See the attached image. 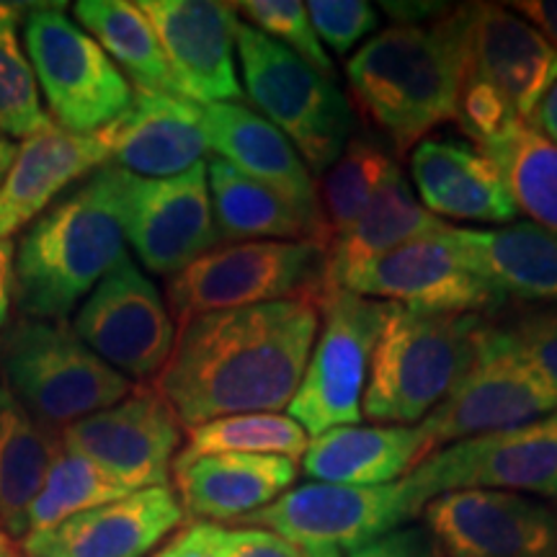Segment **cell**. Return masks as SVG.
Wrapping results in <instances>:
<instances>
[{"instance_id":"obj_1","label":"cell","mask_w":557,"mask_h":557,"mask_svg":"<svg viewBox=\"0 0 557 557\" xmlns=\"http://www.w3.org/2000/svg\"><path fill=\"white\" fill-rule=\"evenodd\" d=\"M312 302L220 310L178 325L169 364L150 382L194 429L225 416L287 410L318 336Z\"/></svg>"},{"instance_id":"obj_2","label":"cell","mask_w":557,"mask_h":557,"mask_svg":"<svg viewBox=\"0 0 557 557\" xmlns=\"http://www.w3.org/2000/svg\"><path fill=\"white\" fill-rule=\"evenodd\" d=\"M472 3L416 26H389L346 62L354 103L406 156L447 122H457L470 58Z\"/></svg>"},{"instance_id":"obj_3","label":"cell","mask_w":557,"mask_h":557,"mask_svg":"<svg viewBox=\"0 0 557 557\" xmlns=\"http://www.w3.org/2000/svg\"><path fill=\"white\" fill-rule=\"evenodd\" d=\"M124 184L127 171L107 163L26 227L13 259L18 315L65 320L127 259Z\"/></svg>"},{"instance_id":"obj_4","label":"cell","mask_w":557,"mask_h":557,"mask_svg":"<svg viewBox=\"0 0 557 557\" xmlns=\"http://www.w3.org/2000/svg\"><path fill=\"white\" fill-rule=\"evenodd\" d=\"M491 318L416 312L395 305L374 348L361 418L418 426L447 400L483 351Z\"/></svg>"},{"instance_id":"obj_5","label":"cell","mask_w":557,"mask_h":557,"mask_svg":"<svg viewBox=\"0 0 557 557\" xmlns=\"http://www.w3.org/2000/svg\"><path fill=\"white\" fill-rule=\"evenodd\" d=\"M0 377L47 431L116 406L132 382L96 357L65 320H9L0 333Z\"/></svg>"},{"instance_id":"obj_6","label":"cell","mask_w":557,"mask_h":557,"mask_svg":"<svg viewBox=\"0 0 557 557\" xmlns=\"http://www.w3.org/2000/svg\"><path fill=\"white\" fill-rule=\"evenodd\" d=\"M235 54L256 114L289 139L312 176H323L354 137V109L341 88L246 21L235 29Z\"/></svg>"},{"instance_id":"obj_7","label":"cell","mask_w":557,"mask_h":557,"mask_svg":"<svg viewBox=\"0 0 557 557\" xmlns=\"http://www.w3.org/2000/svg\"><path fill=\"white\" fill-rule=\"evenodd\" d=\"M329 284V250L315 243L250 240L218 246L169 278L173 323L207 312L302 299L318 308Z\"/></svg>"},{"instance_id":"obj_8","label":"cell","mask_w":557,"mask_h":557,"mask_svg":"<svg viewBox=\"0 0 557 557\" xmlns=\"http://www.w3.org/2000/svg\"><path fill=\"white\" fill-rule=\"evenodd\" d=\"M393 302L333 287L318 302V336L287 416L310 438L361 421L369 367Z\"/></svg>"},{"instance_id":"obj_9","label":"cell","mask_w":557,"mask_h":557,"mask_svg":"<svg viewBox=\"0 0 557 557\" xmlns=\"http://www.w3.org/2000/svg\"><path fill=\"white\" fill-rule=\"evenodd\" d=\"M26 58L41 86L52 122L90 135L129 109L132 90L101 45L65 16L60 5H37L24 24Z\"/></svg>"},{"instance_id":"obj_10","label":"cell","mask_w":557,"mask_h":557,"mask_svg":"<svg viewBox=\"0 0 557 557\" xmlns=\"http://www.w3.org/2000/svg\"><path fill=\"white\" fill-rule=\"evenodd\" d=\"M426 500L406 478L389 485L308 483L289 487L233 527L267 529L299 549H357L423 513Z\"/></svg>"},{"instance_id":"obj_11","label":"cell","mask_w":557,"mask_h":557,"mask_svg":"<svg viewBox=\"0 0 557 557\" xmlns=\"http://www.w3.org/2000/svg\"><path fill=\"white\" fill-rule=\"evenodd\" d=\"M423 500L455 491H508L557 498V410L496 434L431 451L406 475Z\"/></svg>"},{"instance_id":"obj_12","label":"cell","mask_w":557,"mask_h":557,"mask_svg":"<svg viewBox=\"0 0 557 557\" xmlns=\"http://www.w3.org/2000/svg\"><path fill=\"white\" fill-rule=\"evenodd\" d=\"M73 331L96 357L139 385L163 372L176 344L169 305L129 256L96 284L75 312Z\"/></svg>"},{"instance_id":"obj_13","label":"cell","mask_w":557,"mask_h":557,"mask_svg":"<svg viewBox=\"0 0 557 557\" xmlns=\"http://www.w3.org/2000/svg\"><path fill=\"white\" fill-rule=\"evenodd\" d=\"M555 410L557 387L498 338L491 318L478 361L421 426L436 451L472 436L524 426Z\"/></svg>"},{"instance_id":"obj_14","label":"cell","mask_w":557,"mask_h":557,"mask_svg":"<svg viewBox=\"0 0 557 557\" xmlns=\"http://www.w3.org/2000/svg\"><path fill=\"white\" fill-rule=\"evenodd\" d=\"M423 529L442 557H557V504L508 491L429 500Z\"/></svg>"},{"instance_id":"obj_15","label":"cell","mask_w":557,"mask_h":557,"mask_svg":"<svg viewBox=\"0 0 557 557\" xmlns=\"http://www.w3.org/2000/svg\"><path fill=\"white\" fill-rule=\"evenodd\" d=\"M60 438L135 493L169 485L173 459L184 447V426L169 400L143 382L116 406L60 431Z\"/></svg>"},{"instance_id":"obj_16","label":"cell","mask_w":557,"mask_h":557,"mask_svg":"<svg viewBox=\"0 0 557 557\" xmlns=\"http://www.w3.org/2000/svg\"><path fill=\"white\" fill-rule=\"evenodd\" d=\"M124 235L139 263L160 276H176L218 248L207 163L173 178H139L127 173Z\"/></svg>"},{"instance_id":"obj_17","label":"cell","mask_w":557,"mask_h":557,"mask_svg":"<svg viewBox=\"0 0 557 557\" xmlns=\"http://www.w3.org/2000/svg\"><path fill=\"white\" fill-rule=\"evenodd\" d=\"M442 235L389 250L348 276L341 289L416 312L491 315L504 308L508 299L459 259Z\"/></svg>"},{"instance_id":"obj_18","label":"cell","mask_w":557,"mask_h":557,"mask_svg":"<svg viewBox=\"0 0 557 557\" xmlns=\"http://www.w3.org/2000/svg\"><path fill=\"white\" fill-rule=\"evenodd\" d=\"M163 47L178 96L199 107L238 103L243 86L235 70V3L214 0H139Z\"/></svg>"},{"instance_id":"obj_19","label":"cell","mask_w":557,"mask_h":557,"mask_svg":"<svg viewBox=\"0 0 557 557\" xmlns=\"http://www.w3.org/2000/svg\"><path fill=\"white\" fill-rule=\"evenodd\" d=\"M186 513L169 485L145 487L18 542L26 557H145Z\"/></svg>"},{"instance_id":"obj_20","label":"cell","mask_w":557,"mask_h":557,"mask_svg":"<svg viewBox=\"0 0 557 557\" xmlns=\"http://www.w3.org/2000/svg\"><path fill=\"white\" fill-rule=\"evenodd\" d=\"M468 78L485 83L529 122L557 83V52L524 18L496 3H472Z\"/></svg>"},{"instance_id":"obj_21","label":"cell","mask_w":557,"mask_h":557,"mask_svg":"<svg viewBox=\"0 0 557 557\" xmlns=\"http://www.w3.org/2000/svg\"><path fill=\"white\" fill-rule=\"evenodd\" d=\"M111 163L107 127L90 135L62 129L50 120L45 129L18 145L0 186V238L29 227L62 191Z\"/></svg>"},{"instance_id":"obj_22","label":"cell","mask_w":557,"mask_h":557,"mask_svg":"<svg viewBox=\"0 0 557 557\" xmlns=\"http://www.w3.org/2000/svg\"><path fill=\"white\" fill-rule=\"evenodd\" d=\"M201 124L209 150L218 152L220 160L243 176L259 181L299 214L329 230L320 209L315 178L274 124L243 103H207L201 107Z\"/></svg>"},{"instance_id":"obj_23","label":"cell","mask_w":557,"mask_h":557,"mask_svg":"<svg viewBox=\"0 0 557 557\" xmlns=\"http://www.w3.org/2000/svg\"><path fill=\"white\" fill-rule=\"evenodd\" d=\"M111 163L139 178H173L205 163L201 107L184 96L135 90L129 109L107 127Z\"/></svg>"},{"instance_id":"obj_24","label":"cell","mask_w":557,"mask_h":557,"mask_svg":"<svg viewBox=\"0 0 557 557\" xmlns=\"http://www.w3.org/2000/svg\"><path fill=\"white\" fill-rule=\"evenodd\" d=\"M410 176L423 207L444 222L504 227L519 214L496 163L457 139H421L410 152Z\"/></svg>"},{"instance_id":"obj_25","label":"cell","mask_w":557,"mask_h":557,"mask_svg":"<svg viewBox=\"0 0 557 557\" xmlns=\"http://www.w3.org/2000/svg\"><path fill=\"white\" fill-rule=\"evenodd\" d=\"M173 480L186 517L194 521H238L269 506L297 480V462L274 455H209L173 465Z\"/></svg>"},{"instance_id":"obj_26","label":"cell","mask_w":557,"mask_h":557,"mask_svg":"<svg viewBox=\"0 0 557 557\" xmlns=\"http://www.w3.org/2000/svg\"><path fill=\"white\" fill-rule=\"evenodd\" d=\"M442 238L506 299L557 305V233L553 230L534 222L491 230L449 225Z\"/></svg>"},{"instance_id":"obj_27","label":"cell","mask_w":557,"mask_h":557,"mask_svg":"<svg viewBox=\"0 0 557 557\" xmlns=\"http://www.w3.org/2000/svg\"><path fill=\"white\" fill-rule=\"evenodd\" d=\"M426 431L418 426H338L312 436L302 455L305 475L333 485L398 483L426 459Z\"/></svg>"},{"instance_id":"obj_28","label":"cell","mask_w":557,"mask_h":557,"mask_svg":"<svg viewBox=\"0 0 557 557\" xmlns=\"http://www.w3.org/2000/svg\"><path fill=\"white\" fill-rule=\"evenodd\" d=\"M449 227L426 207L418 205L406 173L393 163L374 197L369 199L359 220L344 235L333 238L329 248V284L341 287L348 276L367 263L382 259L406 243L434 238Z\"/></svg>"},{"instance_id":"obj_29","label":"cell","mask_w":557,"mask_h":557,"mask_svg":"<svg viewBox=\"0 0 557 557\" xmlns=\"http://www.w3.org/2000/svg\"><path fill=\"white\" fill-rule=\"evenodd\" d=\"M207 184L220 243L233 246L250 240H287L331 248L333 238L329 230L299 214L259 181L243 176L225 160H209Z\"/></svg>"},{"instance_id":"obj_30","label":"cell","mask_w":557,"mask_h":557,"mask_svg":"<svg viewBox=\"0 0 557 557\" xmlns=\"http://www.w3.org/2000/svg\"><path fill=\"white\" fill-rule=\"evenodd\" d=\"M60 434L32 418L0 377V532L26 537V513L50 468Z\"/></svg>"},{"instance_id":"obj_31","label":"cell","mask_w":557,"mask_h":557,"mask_svg":"<svg viewBox=\"0 0 557 557\" xmlns=\"http://www.w3.org/2000/svg\"><path fill=\"white\" fill-rule=\"evenodd\" d=\"M75 18L101 45L111 62L127 73L135 90L178 96L171 67L152 24L129 0H81L73 5Z\"/></svg>"},{"instance_id":"obj_32","label":"cell","mask_w":557,"mask_h":557,"mask_svg":"<svg viewBox=\"0 0 557 557\" xmlns=\"http://www.w3.org/2000/svg\"><path fill=\"white\" fill-rule=\"evenodd\" d=\"M496 163L513 205L534 225L557 233V145L532 122L517 120L478 148Z\"/></svg>"},{"instance_id":"obj_33","label":"cell","mask_w":557,"mask_h":557,"mask_svg":"<svg viewBox=\"0 0 557 557\" xmlns=\"http://www.w3.org/2000/svg\"><path fill=\"white\" fill-rule=\"evenodd\" d=\"M129 493V487L101 470L94 459L67 449L60 438L50 468H47L45 483L26 513V534L47 532L62 521L90 511V508L107 506L111 500H120Z\"/></svg>"},{"instance_id":"obj_34","label":"cell","mask_w":557,"mask_h":557,"mask_svg":"<svg viewBox=\"0 0 557 557\" xmlns=\"http://www.w3.org/2000/svg\"><path fill=\"white\" fill-rule=\"evenodd\" d=\"M310 436L287 413L225 416L189 429L186 444L173 465L209 455H274L297 459L308 449Z\"/></svg>"},{"instance_id":"obj_35","label":"cell","mask_w":557,"mask_h":557,"mask_svg":"<svg viewBox=\"0 0 557 557\" xmlns=\"http://www.w3.org/2000/svg\"><path fill=\"white\" fill-rule=\"evenodd\" d=\"M393 163L395 160H389L374 139L357 135L348 139L336 163L320 176L318 189L320 209L333 238L344 235L359 220Z\"/></svg>"},{"instance_id":"obj_36","label":"cell","mask_w":557,"mask_h":557,"mask_svg":"<svg viewBox=\"0 0 557 557\" xmlns=\"http://www.w3.org/2000/svg\"><path fill=\"white\" fill-rule=\"evenodd\" d=\"M16 5L0 3V135L26 139L50 124L32 62L21 50Z\"/></svg>"},{"instance_id":"obj_37","label":"cell","mask_w":557,"mask_h":557,"mask_svg":"<svg viewBox=\"0 0 557 557\" xmlns=\"http://www.w3.org/2000/svg\"><path fill=\"white\" fill-rule=\"evenodd\" d=\"M235 11L238 16L248 18V26H253L256 32L287 47L312 70L333 81L336 65H333L329 50L320 45L305 3L299 0H246V3H235Z\"/></svg>"},{"instance_id":"obj_38","label":"cell","mask_w":557,"mask_h":557,"mask_svg":"<svg viewBox=\"0 0 557 557\" xmlns=\"http://www.w3.org/2000/svg\"><path fill=\"white\" fill-rule=\"evenodd\" d=\"M498 338L517 357L557 387V305L513 312L496 323Z\"/></svg>"},{"instance_id":"obj_39","label":"cell","mask_w":557,"mask_h":557,"mask_svg":"<svg viewBox=\"0 0 557 557\" xmlns=\"http://www.w3.org/2000/svg\"><path fill=\"white\" fill-rule=\"evenodd\" d=\"M320 45L344 58L377 29L380 11L367 0H310L305 3Z\"/></svg>"},{"instance_id":"obj_40","label":"cell","mask_w":557,"mask_h":557,"mask_svg":"<svg viewBox=\"0 0 557 557\" xmlns=\"http://www.w3.org/2000/svg\"><path fill=\"white\" fill-rule=\"evenodd\" d=\"M346 557H442L423 527H398L351 549Z\"/></svg>"},{"instance_id":"obj_41","label":"cell","mask_w":557,"mask_h":557,"mask_svg":"<svg viewBox=\"0 0 557 557\" xmlns=\"http://www.w3.org/2000/svg\"><path fill=\"white\" fill-rule=\"evenodd\" d=\"M222 557H305V549L276 537V534L267 532V529L225 527V534H222Z\"/></svg>"},{"instance_id":"obj_42","label":"cell","mask_w":557,"mask_h":557,"mask_svg":"<svg viewBox=\"0 0 557 557\" xmlns=\"http://www.w3.org/2000/svg\"><path fill=\"white\" fill-rule=\"evenodd\" d=\"M222 534L225 527L212 521H191L165 542L152 557H222Z\"/></svg>"},{"instance_id":"obj_43","label":"cell","mask_w":557,"mask_h":557,"mask_svg":"<svg viewBox=\"0 0 557 557\" xmlns=\"http://www.w3.org/2000/svg\"><path fill=\"white\" fill-rule=\"evenodd\" d=\"M508 9L519 11V16L532 24L557 52V0H517Z\"/></svg>"},{"instance_id":"obj_44","label":"cell","mask_w":557,"mask_h":557,"mask_svg":"<svg viewBox=\"0 0 557 557\" xmlns=\"http://www.w3.org/2000/svg\"><path fill=\"white\" fill-rule=\"evenodd\" d=\"M380 9H385L389 18L398 21L395 26H416V24H429V21L442 18L444 13L451 11V5H444V3H382Z\"/></svg>"},{"instance_id":"obj_45","label":"cell","mask_w":557,"mask_h":557,"mask_svg":"<svg viewBox=\"0 0 557 557\" xmlns=\"http://www.w3.org/2000/svg\"><path fill=\"white\" fill-rule=\"evenodd\" d=\"M13 259H16L13 240L0 238V333L9 325L13 308Z\"/></svg>"},{"instance_id":"obj_46","label":"cell","mask_w":557,"mask_h":557,"mask_svg":"<svg viewBox=\"0 0 557 557\" xmlns=\"http://www.w3.org/2000/svg\"><path fill=\"white\" fill-rule=\"evenodd\" d=\"M529 122L557 145V83L547 90V96L540 101L537 111H534V116Z\"/></svg>"},{"instance_id":"obj_47","label":"cell","mask_w":557,"mask_h":557,"mask_svg":"<svg viewBox=\"0 0 557 557\" xmlns=\"http://www.w3.org/2000/svg\"><path fill=\"white\" fill-rule=\"evenodd\" d=\"M16 152H18V145L5 135H0V186H3V178H5V173H9Z\"/></svg>"},{"instance_id":"obj_48","label":"cell","mask_w":557,"mask_h":557,"mask_svg":"<svg viewBox=\"0 0 557 557\" xmlns=\"http://www.w3.org/2000/svg\"><path fill=\"white\" fill-rule=\"evenodd\" d=\"M0 557H26V555L16 540H11L9 534H0Z\"/></svg>"},{"instance_id":"obj_49","label":"cell","mask_w":557,"mask_h":557,"mask_svg":"<svg viewBox=\"0 0 557 557\" xmlns=\"http://www.w3.org/2000/svg\"><path fill=\"white\" fill-rule=\"evenodd\" d=\"M305 557H341L338 549H308Z\"/></svg>"},{"instance_id":"obj_50","label":"cell","mask_w":557,"mask_h":557,"mask_svg":"<svg viewBox=\"0 0 557 557\" xmlns=\"http://www.w3.org/2000/svg\"><path fill=\"white\" fill-rule=\"evenodd\" d=\"M0 534H5V532H0Z\"/></svg>"}]
</instances>
